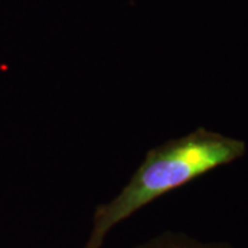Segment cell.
<instances>
[{
	"mask_svg": "<svg viewBox=\"0 0 248 248\" xmlns=\"http://www.w3.org/2000/svg\"><path fill=\"white\" fill-rule=\"evenodd\" d=\"M244 153L243 141L205 128L153 148L122 192L109 203L98 205L84 248H101L108 233L142 207Z\"/></svg>",
	"mask_w": 248,
	"mask_h": 248,
	"instance_id": "obj_1",
	"label": "cell"
},
{
	"mask_svg": "<svg viewBox=\"0 0 248 248\" xmlns=\"http://www.w3.org/2000/svg\"><path fill=\"white\" fill-rule=\"evenodd\" d=\"M135 248H229L218 244H202L199 241L189 239L182 234L164 233L156 239L149 240L148 243Z\"/></svg>",
	"mask_w": 248,
	"mask_h": 248,
	"instance_id": "obj_2",
	"label": "cell"
}]
</instances>
